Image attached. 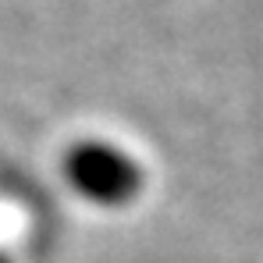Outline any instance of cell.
I'll use <instances>...</instances> for the list:
<instances>
[{
    "instance_id": "obj_1",
    "label": "cell",
    "mask_w": 263,
    "mask_h": 263,
    "mask_svg": "<svg viewBox=\"0 0 263 263\" xmlns=\"http://www.w3.org/2000/svg\"><path fill=\"white\" fill-rule=\"evenodd\" d=\"M64 178L82 199L96 206H125L128 199H135L142 185V171L128 153L110 142H96V139L68 149Z\"/></svg>"
},
{
    "instance_id": "obj_2",
    "label": "cell",
    "mask_w": 263,
    "mask_h": 263,
    "mask_svg": "<svg viewBox=\"0 0 263 263\" xmlns=\"http://www.w3.org/2000/svg\"><path fill=\"white\" fill-rule=\"evenodd\" d=\"M0 263H4V260H0Z\"/></svg>"
}]
</instances>
